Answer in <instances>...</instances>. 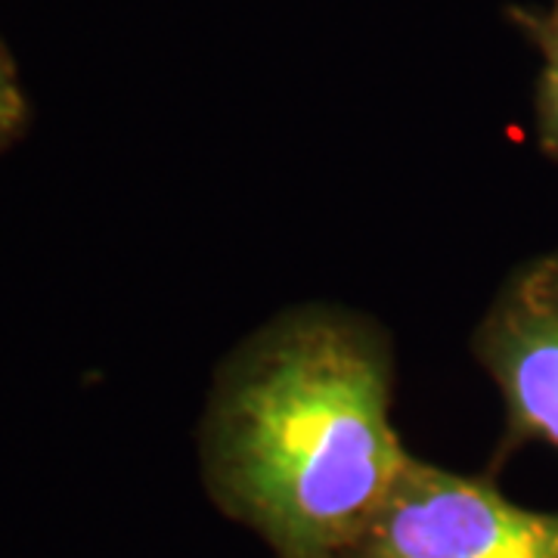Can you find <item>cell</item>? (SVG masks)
<instances>
[{"label":"cell","instance_id":"obj_5","mask_svg":"<svg viewBox=\"0 0 558 558\" xmlns=\"http://www.w3.org/2000/svg\"><path fill=\"white\" fill-rule=\"evenodd\" d=\"M22 121H25V100L13 75V65L0 50V146L20 131Z\"/></svg>","mask_w":558,"mask_h":558},{"label":"cell","instance_id":"obj_2","mask_svg":"<svg viewBox=\"0 0 558 558\" xmlns=\"http://www.w3.org/2000/svg\"><path fill=\"white\" fill-rule=\"evenodd\" d=\"M344 558H558V512L519 506L490 475L413 457Z\"/></svg>","mask_w":558,"mask_h":558},{"label":"cell","instance_id":"obj_3","mask_svg":"<svg viewBox=\"0 0 558 558\" xmlns=\"http://www.w3.org/2000/svg\"><path fill=\"white\" fill-rule=\"evenodd\" d=\"M472 354L506 410L497 462L527 444L558 450V248L506 277L472 332Z\"/></svg>","mask_w":558,"mask_h":558},{"label":"cell","instance_id":"obj_1","mask_svg":"<svg viewBox=\"0 0 558 558\" xmlns=\"http://www.w3.org/2000/svg\"><path fill=\"white\" fill-rule=\"evenodd\" d=\"M391 400L379 319L319 301L282 311L215 373L199 422L208 497L274 558H344L413 459Z\"/></svg>","mask_w":558,"mask_h":558},{"label":"cell","instance_id":"obj_4","mask_svg":"<svg viewBox=\"0 0 558 558\" xmlns=\"http://www.w3.org/2000/svg\"><path fill=\"white\" fill-rule=\"evenodd\" d=\"M509 20L521 28V35L537 47L539 78L534 97V119H537L539 149L558 161V0H549L543 10L534 7H512Z\"/></svg>","mask_w":558,"mask_h":558}]
</instances>
